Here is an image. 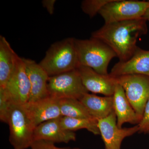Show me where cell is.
<instances>
[{
	"mask_svg": "<svg viewBox=\"0 0 149 149\" xmlns=\"http://www.w3.org/2000/svg\"><path fill=\"white\" fill-rule=\"evenodd\" d=\"M39 64L49 77L77 69L79 65L75 39L67 38L54 43Z\"/></svg>",
	"mask_w": 149,
	"mask_h": 149,
	"instance_id": "2",
	"label": "cell"
},
{
	"mask_svg": "<svg viewBox=\"0 0 149 149\" xmlns=\"http://www.w3.org/2000/svg\"><path fill=\"white\" fill-rule=\"evenodd\" d=\"M31 149H80L79 148H61L55 146L54 143L43 140L34 141L32 143Z\"/></svg>",
	"mask_w": 149,
	"mask_h": 149,
	"instance_id": "23",
	"label": "cell"
},
{
	"mask_svg": "<svg viewBox=\"0 0 149 149\" xmlns=\"http://www.w3.org/2000/svg\"><path fill=\"white\" fill-rule=\"evenodd\" d=\"M98 126L105 149H120L123 139L139 132L138 125L130 128H119L114 111L98 121Z\"/></svg>",
	"mask_w": 149,
	"mask_h": 149,
	"instance_id": "9",
	"label": "cell"
},
{
	"mask_svg": "<svg viewBox=\"0 0 149 149\" xmlns=\"http://www.w3.org/2000/svg\"><path fill=\"white\" fill-rule=\"evenodd\" d=\"M143 18L146 20H149V8L145 13Z\"/></svg>",
	"mask_w": 149,
	"mask_h": 149,
	"instance_id": "25",
	"label": "cell"
},
{
	"mask_svg": "<svg viewBox=\"0 0 149 149\" xmlns=\"http://www.w3.org/2000/svg\"><path fill=\"white\" fill-rule=\"evenodd\" d=\"M109 74L114 77L128 74H142L149 77V51L137 47L130 58L115 64Z\"/></svg>",
	"mask_w": 149,
	"mask_h": 149,
	"instance_id": "13",
	"label": "cell"
},
{
	"mask_svg": "<svg viewBox=\"0 0 149 149\" xmlns=\"http://www.w3.org/2000/svg\"><path fill=\"white\" fill-rule=\"evenodd\" d=\"M75 44L79 66L90 68L104 75L109 74L108 68L110 62L113 58L117 57L111 48L92 37L88 40L75 39Z\"/></svg>",
	"mask_w": 149,
	"mask_h": 149,
	"instance_id": "3",
	"label": "cell"
},
{
	"mask_svg": "<svg viewBox=\"0 0 149 149\" xmlns=\"http://www.w3.org/2000/svg\"><path fill=\"white\" fill-rule=\"evenodd\" d=\"M80 101L91 116L98 120L107 117L113 111V96L100 97L88 93L84 95Z\"/></svg>",
	"mask_w": 149,
	"mask_h": 149,
	"instance_id": "16",
	"label": "cell"
},
{
	"mask_svg": "<svg viewBox=\"0 0 149 149\" xmlns=\"http://www.w3.org/2000/svg\"><path fill=\"white\" fill-rule=\"evenodd\" d=\"M27 114L35 128L48 120L62 117L59 100L49 96L46 98L24 104Z\"/></svg>",
	"mask_w": 149,
	"mask_h": 149,
	"instance_id": "10",
	"label": "cell"
},
{
	"mask_svg": "<svg viewBox=\"0 0 149 149\" xmlns=\"http://www.w3.org/2000/svg\"><path fill=\"white\" fill-rule=\"evenodd\" d=\"M56 0H44L42 1L43 6L50 15L54 13Z\"/></svg>",
	"mask_w": 149,
	"mask_h": 149,
	"instance_id": "24",
	"label": "cell"
},
{
	"mask_svg": "<svg viewBox=\"0 0 149 149\" xmlns=\"http://www.w3.org/2000/svg\"><path fill=\"white\" fill-rule=\"evenodd\" d=\"M146 21L143 18L104 24L92 33V37L98 39L111 48L119 61H125L133 55L137 48V40L146 34Z\"/></svg>",
	"mask_w": 149,
	"mask_h": 149,
	"instance_id": "1",
	"label": "cell"
},
{
	"mask_svg": "<svg viewBox=\"0 0 149 149\" xmlns=\"http://www.w3.org/2000/svg\"><path fill=\"white\" fill-rule=\"evenodd\" d=\"M138 125L139 133H149V98L144 109L142 119Z\"/></svg>",
	"mask_w": 149,
	"mask_h": 149,
	"instance_id": "22",
	"label": "cell"
},
{
	"mask_svg": "<svg viewBox=\"0 0 149 149\" xmlns=\"http://www.w3.org/2000/svg\"><path fill=\"white\" fill-rule=\"evenodd\" d=\"M48 90L49 96L58 100L83 97L88 91L83 85L77 69L49 77Z\"/></svg>",
	"mask_w": 149,
	"mask_h": 149,
	"instance_id": "6",
	"label": "cell"
},
{
	"mask_svg": "<svg viewBox=\"0 0 149 149\" xmlns=\"http://www.w3.org/2000/svg\"><path fill=\"white\" fill-rule=\"evenodd\" d=\"M113 106L119 128H122L126 123L138 125L141 121V118L128 101L123 88L117 83L113 95Z\"/></svg>",
	"mask_w": 149,
	"mask_h": 149,
	"instance_id": "15",
	"label": "cell"
},
{
	"mask_svg": "<svg viewBox=\"0 0 149 149\" xmlns=\"http://www.w3.org/2000/svg\"><path fill=\"white\" fill-rule=\"evenodd\" d=\"M11 101L8 96L5 88L0 87V120L8 123L9 112Z\"/></svg>",
	"mask_w": 149,
	"mask_h": 149,
	"instance_id": "21",
	"label": "cell"
},
{
	"mask_svg": "<svg viewBox=\"0 0 149 149\" xmlns=\"http://www.w3.org/2000/svg\"><path fill=\"white\" fill-rule=\"evenodd\" d=\"M18 56L6 39L0 36V87L5 88L15 67Z\"/></svg>",
	"mask_w": 149,
	"mask_h": 149,
	"instance_id": "17",
	"label": "cell"
},
{
	"mask_svg": "<svg viewBox=\"0 0 149 149\" xmlns=\"http://www.w3.org/2000/svg\"><path fill=\"white\" fill-rule=\"evenodd\" d=\"M9 141L14 149H27L34 141L35 127L27 114L24 104L11 102L8 123Z\"/></svg>",
	"mask_w": 149,
	"mask_h": 149,
	"instance_id": "4",
	"label": "cell"
},
{
	"mask_svg": "<svg viewBox=\"0 0 149 149\" xmlns=\"http://www.w3.org/2000/svg\"><path fill=\"white\" fill-rule=\"evenodd\" d=\"M111 0H85L81 3L83 12L92 18L99 13L103 7Z\"/></svg>",
	"mask_w": 149,
	"mask_h": 149,
	"instance_id": "20",
	"label": "cell"
},
{
	"mask_svg": "<svg viewBox=\"0 0 149 149\" xmlns=\"http://www.w3.org/2000/svg\"><path fill=\"white\" fill-rule=\"evenodd\" d=\"M61 118L48 120L36 127L34 131V141L43 140L54 143L75 141L76 134L62 127Z\"/></svg>",
	"mask_w": 149,
	"mask_h": 149,
	"instance_id": "14",
	"label": "cell"
},
{
	"mask_svg": "<svg viewBox=\"0 0 149 149\" xmlns=\"http://www.w3.org/2000/svg\"><path fill=\"white\" fill-rule=\"evenodd\" d=\"M5 89L13 102L25 104L29 101L31 91L30 82L23 58L19 56Z\"/></svg>",
	"mask_w": 149,
	"mask_h": 149,
	"instance_id": "8",
	"label": "cell"
},
{
	"mask_svg": "<svg viewBox=\"0 0 149 149\" xmlns=\"http://www.w3.org/2000/svg\"><path fill=\"white\" fill-rule=\"evenodd\" d=\"M23 59L31 86L28 102H36L48 97L49 96L48 90L49 76L39 63L30 59Z\"/></svg>",
	"mask_w": 149,
	"mask_h": 149,
	"instance_id": "12",
	"label": "cell"
},
{
	"mask_svg": "<svg viewBox=\"0 0 149 149\" xmlns=\"http://www.w3.org/2000/svg\"><path fill=\"white\" fill-rule=\"evenodd\" d=\"M98 120L95 118H73L62 116L60 118V123L64 129L73 131L86 129L95 135H100L98 126Z\"/></svg>",
	"mask_w": 149,
	"mask_h": 149,
	"instance_id": "19",
	"label": "cell"
},
{
	"mask_svg": "<svg viewBox=\"0 0 149 149\" xmlns=\"http://www.w3.org/2000/svg\"><path fill=\"white\" fill-rule=\"evenodd\" d=\"M149 8V1L111 0L99 12L105 24L143 18Z\"/></svg>",
	"mask_w": 149,
	"mask_h": 149,
	"instance_id": "5",
	"label": "cell"
},
{
	"mask_svg": "<svg viewBox=\"0 0 149 149\" xmlns=\"http://www.w3.org/2000/svg\"><path fill=\"white\" fill-rule=\"evenodd\" d=\"M122 87L128 101L142 119L149 98V77L142 74H128L115 77Z\"/></svg>",
	"mask_w": 149,
	"mask_h": 149,
	"instance_id": "7",
	"label": "cell"
},
{
	"mask_svg": "<svg viewBox=\"0 0 149 149\" xmlns=\"http://www.w3.org/2000/svg\"><path fill=\"white\" fill-rule=\"evenodd\" d=\"M83 85L88 92L113 96L117 84L115 77L109 74L104 75L87 67L79 66L77 68Z\"/></svg>",
	"mask_w": 149,
	"mask_h": 149,
	"instance_id": "11",
	"label": "cell"
},
{
	"mask_svg": "<svg viewBox=\"0 0 149 149\" xmlns=\"http://www.w3.org/2000/svg\"><path fill=\"white\" fill-rule=\"evenodd\" d=\"M59 100L62 116L73 118H93L85 106L79 100L65 98L61 99Z\"/></svg>",
	"mask_w": 149,
	"mask_h": 149,
	"instance_id": "18",
	"label": "cell"
}]
</instances>
